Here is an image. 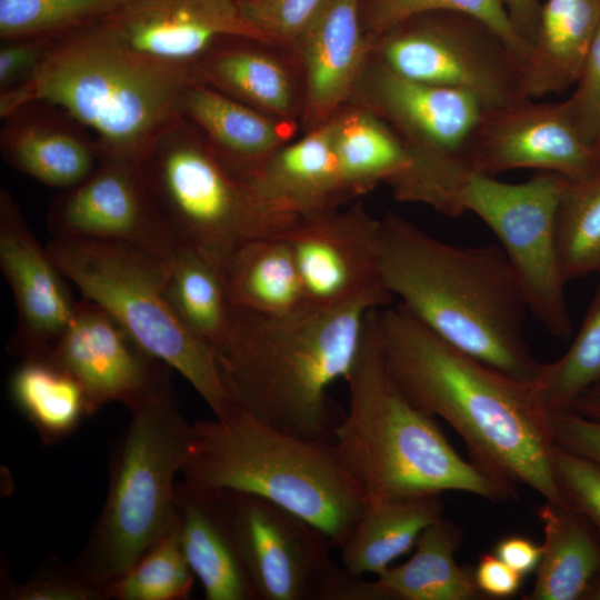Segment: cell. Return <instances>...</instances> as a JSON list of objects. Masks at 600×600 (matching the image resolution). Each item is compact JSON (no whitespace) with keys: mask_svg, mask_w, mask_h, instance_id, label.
Masks as SVG:
<instances>
[{"mask_svg":"<svg viewBox=\"0 0 600 600\" xmlns=\"http://www.w3.org/2000/svg\"><path fill=\"white\" fill-rule=\"evenodd\" d=\"M192 572L180 543L179 522L129 571L108 588L116 600H183L193 588Z\"/></svg>","mask_w":600,"mask_h":600,"instance_id":"cell-37","label":"cell"},{"mask_svg":"<svg viewBox=\"0 0 600 600\" xmlns=\"http://www.w3.org/2000/svg\"><path fill=\"white\" fill-rule=\"evenodd\" d=\"M219 491L258 600H332L344 568L321 530L259 496Z\"/></svg>","mask_w":600,"mask_h":600,"instance_id":"cell-13","label":"cell"},{"mask_svg":"<svg viewBox=\"0 0 600 600\" xmlns=\"http://www.w3.org/2000/svg\"><path fill=\"white\" fill-rule=\"evenodd\" d=\"M180 543L208 600H258L234 540L219 490L178 481Z\"/></svg>","mask_w":600,"mask_h":600,"instance_id":"cell-25","label":"cell"},{"mask_svg":"<svg viewBox=\"0 0 600 600\" xmlns=\"http://www.w3.org/2000/svg\"><path fill=\"white\" fill-rule=\"evenodd\" d=\"M574 86L563 106L581 139L597 147L600 144V28Z\"/></svg>","mask_w":600,"mask_h":600,"instance_id":"cell-42","label":"cell"},{"mask_svg":"<svg viewBox=\"0 0 600 600\" xmlns=\"http://www.w3.org/2000/svg\"><path fill=\"white\" fill-rule=\"evenodd\" d=\"M82 386L90 416L110 402L130 408L168 373L103 308L78 300L63 333L47 356Z\"/></svg>","mask_w":600,"mask_h":600,"instance_id":"cell-18","label":"cell"},{"mask_svg":"<svg viewBox=\"0 0 600 600\" xmlns=\"http://www.w3.org/2000/svg\"><path fill=\"white\" fill-rule=\"evenodd\" d=\"M9 391L44 443L69 437L90 416L82 386L48 357L22 359L11 374Z\"/></svg>","mask_w":600,"mask_h":600,"instance_id":"cell-32","label":"cell"},{"mask_svg":"<svg viewBox=\"0 0 600 600\" xmlns=\"http://www.w3.org/2000/svg\"><path fill=\"white\" fill-rule=\"evenodd\" d=\"M552 466L563 504L580 513L600 537V466L556 443Z\"/></svg>","mask_w":600,"mask_h":600,"instance_id":"cell-39","label":"cell"},{"mask_svg":"<svg viewBox=\"0 0 600 600\" xmlns=\"http://www.w3.org/2000/svg\"><path fill=\"white\" fill-rule=\"evenodd\" d=\"M128 409L130 420L111 458L102 511L72 564L107 593L177 524L176 478L193 437L169 373Z\"/></svg>","mask_w":600,"mask_h":600,"instance_id":"cell-7","label":"cell"},{"mask_svg":"<svg viewBox=\"0 0 600 600\" xmlns=\"http://www.w3.org/2000/svg\"><path fill=\"white\" fill-rule=\"evenodd\" d=\"M547 411L567 410L587 391L600 387V274L581 328L562 357L542 363L532 382Z\"/></svg>","mask_w":600,"mask_h":600,"instance_id":"cell-35","label":"cell"},{"mask_svg":"<svg viewBox=\"0 0 600 600\" xmlns=\"http://www.w3.org/2000/svg\"><path fill=\"white\" fill-rule=\"evenodd\" d=\"M56 39L17 38L1 41L0 93L31 79L50 56Z\"/></svg>","mask_w":600,"mask_h":600,"instance_id":"cell-43","label":"cell"},{"mask_svg":"<svg viewBox=\"0 0 600 600\" xmlns=\"http://www.w3.org/2000/svg\"><path fill=\"white\" fill-rule=\"evenodd\" d=\"M367 36L369 57L406 78L469 91L487 108L527 98L526 60L469 13L419 12Z\"/></svg>","mask_w":600,"mask_h":600,"instance_id":"cell-11","label":"cell"},{"mask_svg":"<svg viewBox=\"0 0 600 600\" xmlns=\"http://www.w3.org/2000/svg\"><path fill=\"white\" fill-rule=\"evenodd\" d=\"M191 66L131 46L111 18L56 39L39 71L0 93V117L22 103H53L97 138L101 153L141 162L179 116Z\"/></svg>","mask_w":600,"mask_h":600,"instance_id":"cell-5","label":"cell"},{"mask_svg":"<svg viewBox=\"0 0 600 600\" xmlns=\"http://www.w3.org/2000/svg\"><path fill=\"white\" fill-rule=\"evenodd\" d=\"M166 293L181 321L216 351L233 311L222 266L197 249L179 247L166 261Z\"/></svg>","mask_w":600,"mask_h":600,"instance_id":"cell-33","label":"cell"},{"mask_svg":"<svg viewBox=\"0 0 600 600\" xmlns=\"http://www.w3.org/2000/svg\"><path fill=\"white\" fill-rule=\"evenodd\" d=\"M600 156V144H598L597 147H594Z\"/></svg>","mask_w":600,"mask_h":600,"instance_id":"cell-50","label":"cell"},{"mask_svg":"<svg viewBox=\"0 0 600 600\" xmlns=\"http://www.w3.org/2000/svg\"><path fill=\"white\" fill-rule=\"evenodd\" d=\"M366 318L362 340L344 381L349 407L332 443L362 487L368 504L461 491L491 501L514 489L460 457L434 418L399 389L384 362L379 310Z\"/></svg>","mask_w":600,"mask_h":600,"instance_id":"cell-4","label":"cell"},{"mask_svg":"<svg viewBox=\"0 0 600 600\" xmlns=\"http://www.w3.org/2000/svg\"><path fill=\"white\" fill-rule=\"evenodd\" d=\"M180 113L243 182L300 131L297 124L271 118L194 79L182 94Z\"/></svg>","mask_w":600,"mask_h":600,"instance_id":"cell-24","label":"cell"},{"mask_svg":"<svg viewBox=\"0 0 600 600\" xmlns=\"http://www.w3.org/2000/svg\"><path fill=\"white\" fill-rule=\"evenodd\" d=\"M327 0H242L243 17L273 42L290 48Z\"/></svg>","mask_w":600,"mask_h":600,"instance_id":"cell-40","label":"cell"},{"mask_svg":"<svg viewBox=\"0 0 600 600\" xmlns=\"http://www.w3.org/2000/svg\"><path fill=\"white\" fill-rule=\"evenodd\" d=\"M0 268L17 308L9 352L21 360L47 357L67 328L77 300L4 188L0 189Z\"/></svg>","mask_w":600,"mask_h":600,"instance_id":"cell-17","label":"cell"},{"mask_svg":"<svg viewBox=\"0 0 600 600\" xmlns=\"http://www.w3.org/2000/svg\"><path fill=\"white\" fill-rule=\"evenodd\" d=\"M493 553L526 577L537 570L542 556V544H537L524 536L510 534L498 540Z\"/></svg>","mask_w":600,"mask_h":600,"instance_id":"cell-46","label":"cell"},{"mask_svg":"<svg viewBox=\"0 0 600 600\" xmlns=\"http://www.w3.org/2000/svg\"><path fill=\"white\" fill-rule=\"evenodd\" d=\"M468 161L473 172L491 177L537 169L578 178L597 169L600 156L581 139L563 102L526 98L486 108L471 138Z\"/></svg>","mask_w":600,"mask_h":600,"instance_id":"cell-16","label":"cell"},{"mask_svg":"<svg viewBox=\"0 0 600 600\" xmlns=\"http://www.w3.org/2000/svg\"><path fill=\"white\" fill-rule=\"evenodd\" d=\"M462 539L461 529L443 517L429 524L410 559L371 580L374 600L482 599L473 571L456 561Z\"/></svg>","mask_w":600,"mask_h":600,"instance_id":"cell-27","label":"cell"},{"mask_svg":"<svg viewBox=\"0 0 600 600\" xmlns=\"http://www.w3.org/2000/svg\"><path fill=\"white\" fill-rule=\"evenodd\" d=\"M361 0H327L290 49L303 89L300 131L329 121L351 99L369 56Z\"/></svg>","mask_w":600,"mask_h":600,"instance_id":"cell-19","label":"cell"},{"mask_svg":"<svg viewBox=\"0 0 600 600\" xmlns=\"http://www.w3.org/2000/svg\"><path fill=\"white\" fill-rule=\"evenodd\" d=\"M442 517L440 496L368 504L340 547V563L358 577L379 576L414 548L421 532Z\"/></svg>","mask_w":600,"mask_h":600,"instance_id":"cell-30","label":"cell"},{"mask_svg":"<svg viewBox=\"0 0 600 600\" xmlns=\"http://www.w3.org/2000/svg\"><path fill=\"white\" fill-rule=\"evenodd\" d=\"M432 10L469 13L496 30L526 61L530 54L531 46L517 32L502 0H361L360 6L367 34L379 33L409 16Z\"/></svg>","mask_w":600,"mask_h":600,"instance_id":"cell-38","label":"cell"},{"mask_svg":"<svg viewBox=\"0 0 600 600\" xmlns=\"http://www.w3.org/2000/svg\"><path fill=\"white\" fill-rule=\"evenodd\" d=\"M386 366L420 410L443 419L472 462L512 489L526 486L563 504L548 413L533 381L512 378L451 346L402 304L379 310Z\"/></svg>","mask_w":600,"mask_h":600,"instance_id":"cell-1","label":"cell"},{"mask_svg":"<svg viewBox=\"0 0 600 600\" xmlns=\"http://www.w3.org/2000/svg\"><path fill=\"white\" fill-rule=\"evenodd\" d=\"M1 118L3 160L48 187L72 188L88 178L100 162L97 138L53 103L29 101Z\"/></svg>","mask_w":600,"mask_h":600,"instance_id":"cell-21","label":"cell"},{"mask_svg":"<svg viewBox=\"0 0 600 600\" xmlns=\"http://www.w3.org/2000/svg\"><path fill=\"white\" fill-rule=\"evenodd\" d=\"M241 3L242 0H121L111 19L136 49L180 64L191 66L222 37H246L278 46L243 17Z\"/></svg>","mask_w":600,"mask_h":600,"instance_id":"cell-20","label":"cell"},{"mask_svg":"<svg viewBox=\"0 0 600 600\" xmlns=\"http://www.w3.org/2000/svg\"><path fill=\"white\" fill-rule=\"evenodd\" d=\"M141 168L178 247L197 249L221 266L241 243L280 236L300 218L272 207L234 177L183 116L157 137Z\"/></svg>","mask_w":600,"mask_h":600,"instance_id":"cell-9","label":"cell"},{"mask_svg":"<svg viewBox=\"0 0 600 600\" xmlns=\"http://www.w3.org/2000/svg\"><path fill=\"white\" fill-rule=\"evenodd\" d=\"M121 0H0V40L58 39L113 17Z\"/></svg>","mask_w":600,"mask_h":600,"instance_id":"cell-36","label":"cell"},{"mask_svg":"<svg viewBox=\"0 0 600 600\" xmlns=\"http://www.w3.org/2000/svg\"><path fill=\"white\" fill-rule=\"evenodd\" d=\"M383 286L441 339L522 381L541 364L524 339L529 312L510 262L497 243L440 241L402 216L379 219Z\"/></svg>","mask_w":600,"mask_h":600,"instance_id":"cell-2","label":"cell"},{"mask_svg":"<svg viewBox=\"0 0 600 600\" xmlns=\"http://www.w3.org/2000/svg\"><path fill=\"white\" fill-rule=\"evenodd\" d=\"M567 410H572L581 416L600 420V387L587 391Z\"/></svg>","mask_w":600,"mask_h":600,"instance_id":"cell-48","label":"cell"},{"mask_svg":"<svg viewBox=\"0 0 600 600\" xmlns=\"http://www.w3.org/2000/svg\"><path fill=\"white\" fill-rule=\"evenodd\" d=\"M556 240L567 283L600 274V166L584 176L567 178L557 206Z\"/></svg>","mask_w":600,"mask_h":600,"instance_id":"cell-34","label":"cell"},{"mask_svg":"<svg viewBox=\"0 0 600 600\" xmlns=\"http://www.w3.org/2000/svg\"><path fill=\"white\" fill-rule=\"evenodd\" d=\"M6 599L12 600H106V590L86 580L73 566L49 560L23 583L6 584Z\"/></svg>","mask_w":600,"mask_h":600,"instance_id":"cell-41","label":"cell"},{"mask_svg":"<svg viewBox=\"0 0 600 600\" xmlns=\"http://www.w3.org/2000/svg\"><path fill=\"white\" fill-rule=\"evenodd\" d=\"M472 571L482 597L491 599H506L517 594L524 578L494 553L481 554Z\"/></svg>","mask_w":600,"mask_h":600,"instance_id":"cell-45","label":"cell"},{"mask_svg":"<svg viewBox=\"0 0 600 600\" xmlns=\"http://www.w3.org/2000/svg\"><path fill=\"white\" fill-rule=\"evenodd\" d=\"M46 222L52 238L124 242L164 260L179 248L158 212L141 162L107 153L88 178L60 190Z\"/></svg>","mask_w":600,"mask_h":600,"instance_id":"cell-15","label":"cell"},{"mask_svg":"<svg viewBox=\"0 0 600 600\" xmlns=\"http://www.w3.org/2000/svg\"><path fill=\"white\" fill-rule=\"evenodd\" d=\"M517 32L532 48L537 38L541 7L539 0H502Z\"/></svg>","mask_w":600,"mask_h":600,"instance_id":"cell-47","label":"cell"},{"mask_svg":"<svg viewBox=\"0 0 600 600\" xmlns=\"http://www.w3.org/2000/svg\"><path fill=\"white\" fill-rule=\"evenodd\" d=\"M566 181L549 171L520 183L473 172L460 193L462 212H473L499 239L529 312L561 340L572 334L556 240L557 206Z\"/></svg>","mask_w":600,"mask_h":600,"instance_id":"cell-12","label":"cell"},{"mask_svg":"<svg viewBox=\"0 0 600 600\" xmlns=\"http://www.w3.org/2000/svg\"><path fill=\"white\" fill-rule=\"evenodd\" d=\"M246 183L272 207L298 217L337 210L354 199L340 171L329 121L284 144Z\"/></svg>","mask_w":600,"mask_h":600,"instance_id":"cell-23","label":"cell"},{"mask_svg":"<svg viewBox=\"0 0 600 600\" xmlns=\"http://www.w3.org/2000/svg\"><path fill=\"white\" fill-rule=\"evenodd\" d=\"M349 103L383 120L409 152L410 167L388 184L392 196L453 213L473 173L468 149L487 108L483 102L466 90L400 76L368 56Z\"/></svg>","mask_w":600,"mask_h":600,"instance_id":"cell-10","label":"cell"},{"mask_svg":"<svg viewBox=\"0 0 600 600\" xmlns=\"http://www.w3.org/2000/svg\"><path fill=\"white\" fill-rule=\"evenodd\" d=\"M370 300L304 307L267 316L233 306L230 328L216 348L223 384L236 404L289 434L331 441L342 410L329 394L359 350Z\"/></svg>","mask_w":600,"mask_h":600,"instance_id":"cell-3","label":"cell"},{"mask_svg":"<svg viewBox=\"0 0 600 600\" xmlns=\"http://www.w3.org/2000/svg\"><path fill=\"white\" fill-rule=\"evenodd\" d=\"M47 249L63 273L113 317L150 356L182 374L212 410L238 406L221 379L214 349L178 317L166 293V261L137 246L52 238Z\"/></svg>","mask_w":600,"mask_h":600,"instance_id":"cell-8","label":"cell"},{"mask_svg":"<svg viewBox=\"0 0 600 600\" xmlns=\"http://www.w3.org/2000/svg\"><path fill=\"white\" fill-rule=\"evenodd\" d=\"M180 474L199 489L264 498L321 530L338 548L368 506L332 441L289 434L239 407L223 419L193 423Z\"/></svg>","mask_w":600,"mask_h":600,"instance_id":"cell-6","label":"cell"},{"mask_svg":"<svg viewBox=\"0 0 600 600\" xmlns=\"http://www.w3.org/2000/svg\"><path fill=\"white\" fill-rule=\"evenodd\" d=\"M288 242L310 307L393 299L379 269V219L361 202L300 217L281 234Z\"/></svg>","mask_w":600,"mask_h":600,"instance_id":"cell-14","label":"cell"},{"mask_svg":"<svg viewBox=\"0 0 600 600\" xmlns=\"http://www.w3.org/2000/svg\"><path fill=\"white\" fill-rule=\"evenodd\" d=\"M192 77L271 118L299 126L303 89L288 48L246 37H222L192 64Z\"/></svg>","mask_w":600,"mask_h":600,"instance_id":"cell-22","label":"cell"},{"mask_svg":"<svg viewBox=\"0 0 600 600\" xmlns=\"http://www.w3.org/2000/svg\"><path fill=\"white\" fill-rule=\"evenodd\" d=\"M548 424L556 444L600 466V420L558 410L549 411Z\"/></svg>","mask_w":600,"mask_h":600,"instance_id":"cell-44","label":"cell"},{"mask_svg":"<svg viewBox=\"0 0 600 600\" xmlns=\"http://www.w3.org/2000/svg\"><path fill=\"white\" fill-rule=\"evenodd\" d=\"M222 273L228 297L240 309L282 316L308 307L291 249L281 234L241 243L223 261Z\"/></svg>","mask_w":600,"mask_h":600,"instance_id":"cell-29","label":"cell"},{"mask_svg":"<svg viewBox=\"0 0 600 600\" xmlns=\"http://www.w3.org/2000/svg\"><path fill=\"white\" fill-rule=\"evenodd\" d=\"M583 600H600V572L589 586Z\"/></svg>","mask_w":600,"mask_h":600,"instance_id":"cell-49","label":"cell"},{"mask_svg":"<svg viewBox=\"0 0 600 600\" xmlns=\"http://www.w3.org/2000/svg\"><path fill=\"white\" fill-rule=\"evenodd\" d=\"M329 122L341 174L354 198L389 184L410 167L397 133L366 108L349 103Z\"/></svg>","mask_w":600,"mask_h":600,"instance_id":"cell-31","label":"cell"},{"mask_svg":"<svg viewBox=\"0 0 600 600\" xmlns=\"http://www.w3.org/2000/svg\"><path fill=\"white\" fill-rule=\"evenodd\" d=\"M599 28L600 0H547L526 61V97L561 93L574 86Z\"/></svg>","mask_w":600,"mask_h":600,"instance_id":"cell-26","label":"cell"},{"mask_svg":"<svg viewBox=\"0 0 600 600\" xmlns=\"http://www.w3.org/2000/svg\"><path fill=\"white\" fill-rule=\"evenodd\" d=\"M544 534L536 580L526 600H583L600 572V537L569 507L546 501L538 510Z\"/></svg>","mask_w":600,"mask_h":600,"instance_id":"cell-28","label":"cell"}]
</instances>
